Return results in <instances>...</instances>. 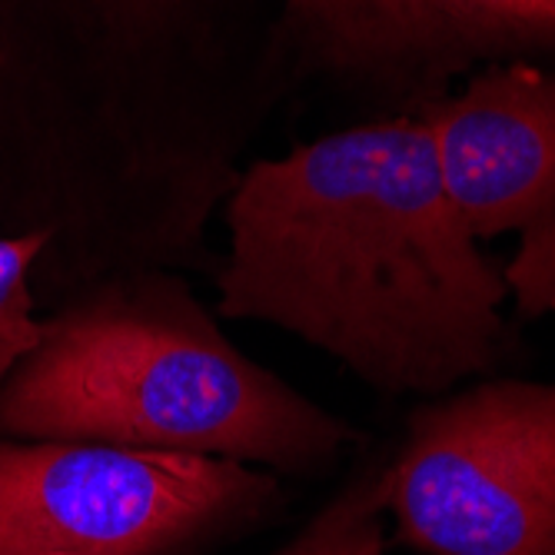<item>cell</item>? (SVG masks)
Returning a JSON list of instances; mask_svg holds the SVG:
<instances>
[{
    "label": "cell",
    "mask_w": 555,
    "mask_h": 555,
    "mask_svg": "<svg viewBox=\"0 0 555 555\" xmlns=\"http://www.w3.org/2000/svg\"><path fill=\"white\" fill-rule=\"evenodd\" d=\"M0 383V439L100 442L317 476L357 429L230 343L177 270L120 273Z\"/></svg>",
    "instance_id": "cell-2"
},
{
    "label": "cell",
    "mask_w": 555,
    "mask_h": 555,
    "mask_svg": "<svg viewBox=\"0 0 555 555\" xmlns=\"http://www.w3.org/2000/svg\"><path fill=\"white\" fill-rule=\"evenodd\" d=\"M386 519L423 555H555V383L495 379L416 410Z\"/></svg>",
    "instance_id": "cell-4"
},
{
    "label": "cell",
    "mask_w": 555,
    "mask_h": 555,
    "mask_svg": "<svg viewBox=\"0 0 555 555\" xmlns=\"http://www.w3.org/2000/svg\"><path fill=\"white\" fill-rule=\"evenodd\" d=\"M283 502L276 473L233 460L0 439V555H217Z\"/></svg>",
    "instance_id": "cell-3"
},
{
    "label": "cell",
    "mask_w": 555,
    "mask_h": 555,
    "mask_svg": "<svg viewBox=\"0 0 555 555\" xmlns=\"http://www.w3.org/2000/svg\"><path fill=\"white\" fill-rule=\"evenodd\" d=\"M386 463H373L273 555H386Z\"/></svg>",
    "instance_id": "cell-7"
},
{
    "label": "cell",
    "mask_w": 555,
    "mask_h": 555,
    "mask_svg": "<svg viewBox=\"0 0 555 555\" xmlns=\"http://www.w3.org/2000/svg\"><path fill=\"white\" fill-rule=\"evenodd\" d=\"M280 83L433 87L479 61L555 50V0H286L270 24Z\"/></svg>",
    "instance_id": "cell-6"
},
{
    "label": "cell",
    "mask_w": 555,
    "mask_h": 555,
    "mask_svg": "<svg viewBox=\"0 0 555 555\" xmlns=\"http://www.w3.org/2000/svg\"><path fill=\"white\" fill-rule=\"evenodd\" d=\"M223 220L220 320L276 326L383 392H446L506 352V280L452 207L423 117L254 160Z\"/></svg>",
    "instance_id": "cell-1"
},
{
    "label": "cell",
    "mask_w": 555,
    "mask_h": 555,
    "mask_svg": "<svg viewBox=\"0 0 555 555\" xmlns=\"http://www.w3.org/2000/svg\"><path fill=\"white\" fill-rule=\"evenodd\" d=\"M47 249V230L0 236V383L40 339V320L34 317V270Z\"/></svg>",
    "instance_id": "cell-8"
},
{
    "label": "cell",
    "mask_w": 555,
    "mask_h": 555,
    "mask_svg": "<svg viewBox=\"0 0 555 555\" xmlns=\"http://www.w3.org/2000/svg\"><path fill=\"white\" fill-rule=\"evenodd\" d=\"M446 193L476 240L516 233L502 270L519 317L555 313V74L509 64L423 111Z\"/></svg>",
    "instance_id": "cell-5"
}]
</instances>
